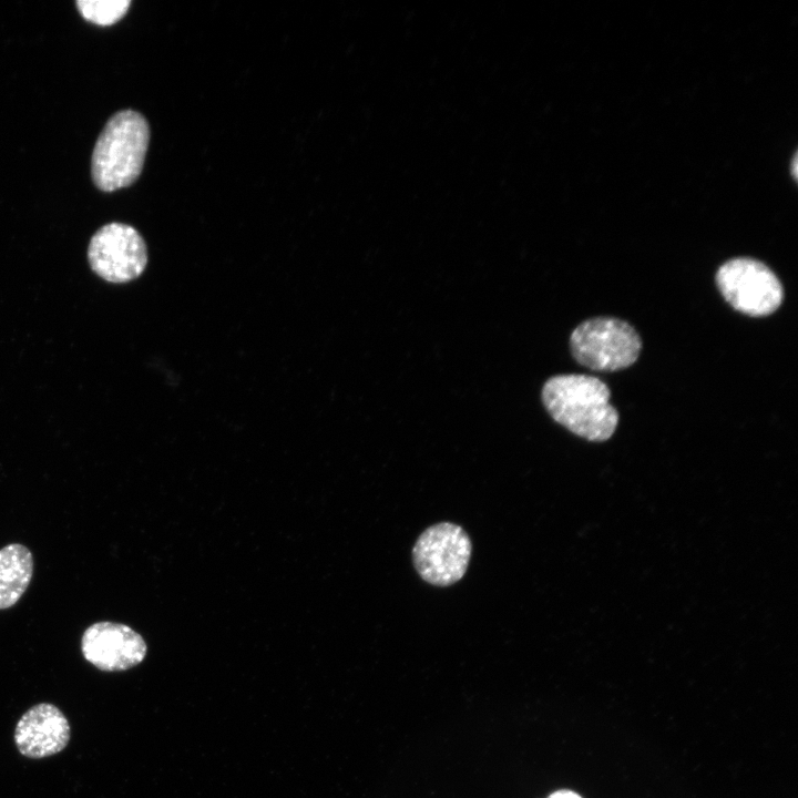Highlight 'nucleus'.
Here are the masks:
<instances>
[{
	"label": "nucleus",
	"mask_w": 798,
	"mask_h": 798,
	"mask_svg": "<svg viewBox=\"0 0 798 798\" xmlns=\"http://www.w3.org/2000/svg\"><path fill=\"white\" fill-rule=\"evenodd\" d=\"M33 565L32 553L23 544L0 549V610L18 603L31 582Z\"/></svg>",
	"instance_id": "9"
},
{
	"label": "nucleus",
	"mask_w": 798,
	"mask_h": 798,
	"mask_svg": "<svg viewBox=\"0 0 798 798\" xmlns=\"http://www.w3.org/2000/svg\"><path fill=\"white\" fill-rule=\"evenodd\" d=\"M570 347L582 366L596 371H615L636 361L642 340L628 323L597 317L581 323L572 331Z\"/></svg>",
	"instance_id": "3"
},
{
	"label": "nucleus",
	"mask_w": 798,
	"mask_h": 798,
	"mask_svg": "<svg viewBox=\"0 0 798 798\" xmlns=\"http://www.w3.org/2000/svg\"><path fill=\"white\" fill-rule=\"evenodd\" d=\"M716 284L733 308L751 317L773 314L784 298L778 277L754 258L738 257L724 263L717 270Z\"/></svg>",
	"instance_id": "4"
},
{
	"label": "nucleus",
	"mask_w": 798,
	"mask_h": 798,
	"mask_svg": "<svg viewBox=\"0 0 798 798\" xmlns=\"http://www.w3.org/2000/svg\"><path fill=\"white\" fill-rule=\"evenodd\" d=\"M131 0H78L81 16L94 24L111 25L127 12Z\"/></svg>",
	"instance_id": "10"
},
{
	"label": "nucleus",
	"mask_w": 798,
	"mask_h": 798,
	"mask_svg": "<svg viewBox=\"0 0 798 798\" xmlns=\"http://www.w3.org/2000/svg\"><path fill=\"white\" fill-rule=\"evenodd\" d=\"M70 725L53 704L40 703L29 708L14 729V743L21 755L40 759L62 751L70 740Z\"/></svg>",
	"instance_id": "8"
},
{
	"label": "nucleus",
	"mask_w": 798,
	"mask_h": 798,
	"mask_svg": "<svg viewBox=\"0 0 798 798\" xmlns=\"http://www.w3.org/2000/svg\"><path fill=\"white\" fill-rule=\"evenodd\" d=\"M548 798H582L579 794L569 790V789H561L552 792Z\"/></svg>",
	"instance_id": "11"
},
{
	"label": "nucleus",
	"mask_w": 798,
	"mask_h": 798,
	"mask_svg": "<svg viewBox=\"0 0 798 798\" xmlns=\"http://www.w3.org/2000/svg\"><path fill=\"white\" fill-rule=\"evenodd\" d=\"M83 657L103 672H122L139 665L146 655L144 638L130 626L110 621L90 625L81 638Z\"/></svg>",
	"instance_id": "7"
},
{
	"label": "nucleus",
	"mask_w": 798,
	"mask_h": 798,
	"mask_svg": "<svg viewBox=\"0 0 798 798\" xmlns=\"http://www.w3.org/2000/svg\"><path fill=\"white\" fill-rule=\"evenodd\" d=\"M610 399L606 383L587 375H557L542 388V402L553 420L589 441H605L614 433L618 413Z\"/></svg>",
	"instance_id": "1"
},
{
	"label": "nucleus",
	"mask_w": 798,
	"mask_h": 798,
	"mask_svg": "<svg viewBox=\"0 0 798 798\" xmlns=\"http://www.w3.org/2000/svg\"><path fill=\"white\" fill-rule=\"evenodd\" d=\"M149 142V123L141 113L122 110L113 114L93 149L94 185L103 192H113L133 184L143 170Z\"/></svg>",
	"instance_id": "2"
},
{
	"label": "nucleus",
	"mask_w": 798,
	"mask_h": 798,
	"mask_svg": "<svg viewBox=\"0 0 798 798\" xmlns=\"http://www.w3.org/2000/svg\"><path fill=\"white\" fill-rule=\"evenodd\" d=\"M88 259L92 270L114 284L136 279L147 264L146 244L131 225L113 222L99 228L92 236Z\"/></svg>",
	"instance_id": "6"
},
{
	"label": "nucleus",
	"mask_w": 798,
	"mask_h": 798,
	"mask_svg": "<svg viewBox=\"0 0 798 798\" xmlns=\"http://www.w3.org/2000/svg\"><path fill=\"white\" fill-rule=\"evenodd\" d=\"M471 550V540L460 525L439 522L419 535L412 549V559L423 581L448 586L466 574Z\"/></svg>",
	"instance_id": "5"
}]
</instances>
